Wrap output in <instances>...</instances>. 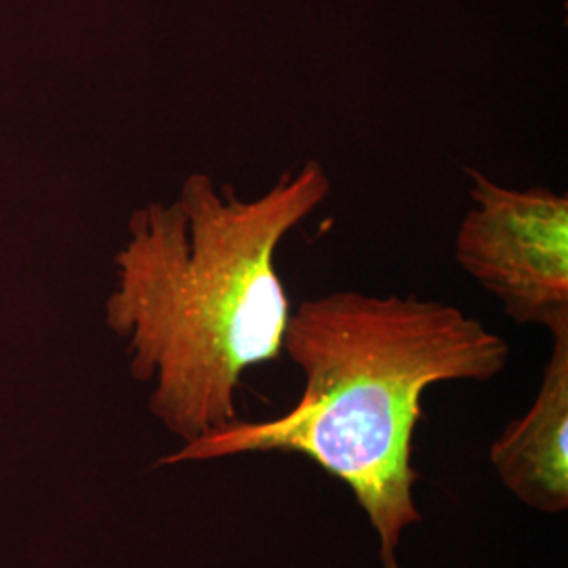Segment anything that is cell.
Masks as SVG:
<instances>
[{"mask_svg":"<svg viewBox=\"0 0 568 568\" xmlns=\"http://www.w3.org/2000/svg\"><path fill=\"white\" fill-rule=\"evenodd\" d=\"M283 352L302 371L295 406L185 443L159 466L248 453H295L352 490L379 541L382 568H400L406 528L424 520L413 436L424 394L450 382H490L509 345L457 305L415 295L333 291L291 310Z\"/></svg>","mask_w":568,"mask_h":568,"instance_id":"cell-2","label":"cell"},{"mask_svg":"<svg viewBox=\"0 0 568 568\" xmlns=\"http://www.w3.org/2000/svg\"><path fill=\"white\" fill-rule=\"evenodd\" d=\"M469 203L455 262L518 325H568V199L508 187L467 169Z\"/></svg>","mask_w":568,"mask_h":568,"instance_id":"cell-3","label":"cell"},{"mask_svg":"<svg viewBox=\"0 0 568 568\" xmlns=\"http://www.w3.org/2000/svg\"><path fill=\"white\" fill-rule=\"evenodd\" d=\"M328 194L310 159L255 199L194 173L175 201L133 213L105 318L152 384V415L183 445L241 419L246 371L281 358L291 304L278 248Z\"/></svg>","mask_w":568,"mask_h":568,"instance_id":"cell-1","label":"cell"},{"mask_svg":"<svg viewBox=\"0 0 568 568\" xmlns=\"http://www.w3.org/2000/svg\"><path fill=\"white\" fill-rule=\"evenodd\" d=\"M551 333V354L527 413L490 447V464L509 493L528 508H568V325Z\"/></svg>","mask_w":568,"mask_h":568,"instance_id":"cell-4","label":"cell"}]
</instances>
